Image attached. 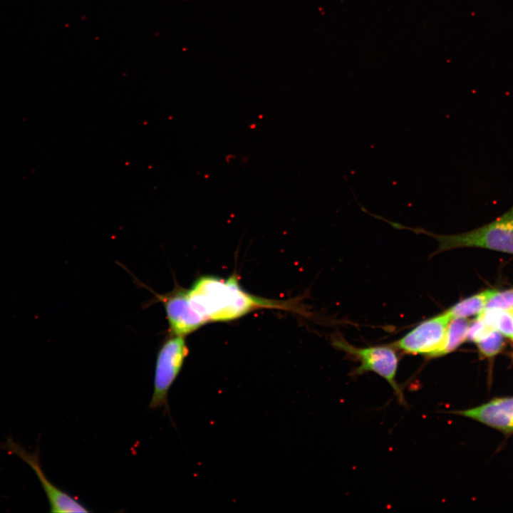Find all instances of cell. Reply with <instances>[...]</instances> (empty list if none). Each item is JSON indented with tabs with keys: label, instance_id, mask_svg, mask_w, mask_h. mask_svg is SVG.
I'll return each mask as SVG.
<instances>
[{
	"label": "cell",
	"instance_id": "cell-1",
	"mask_svg": "<svg viewBox=\"0 0 513 513\" xmlns=\"http://www.w3.org/2000/svg\"><path fill=\"white\" fill-rule=\"evenodd\" d=\"M187 292L192 306L207 322L231 321L258 308L280 306L279 302L245 291L234 276L200 277Z\"/></svg>",
	"mask_w": 513,
	"mask_h": 513
},
{
	"label": "cell",
	"instance_id": "cell-2",
	"mask_svg": "<svg viewBox=\"0 0 513 513\" xmlns=\"http://www.w3.org/2000/svg\"><path fill=\"white\" fill-rule=\"evenodd\" d=\"M439 242L438 252L479 247L513 254V206L494 221L465 233L430 234Z\"/></svg>",
	"mask_w": 513,
	"mask_h": 513
},
{
	"label": "cell",
	"instance_id": "cell-3",
	"mask_svg": "<svg viewBox=\"0 0 513 513\" xmlns=\"http://www.w3.org/2000/svg\"><path fill=\"white\" fill-rule=\"evenodd\" d=\"M189 353L184 336L170 335L161 343L156 356L150 410L164 408L169 411L168 393Z\"/></svg>",
	"mask_w": 513,
	"mask_h": 513
},
{
	"label": "cell",
	"instance_id": "cell-4",
	"mask_svg": "<svg viewBox=\"0 0 513 513\" xmlns=\"http://www.w3.org/2000/svg\"><path fill=\"white\" fill-rule=\"evenodd\" d=\"M333 344L359 362L360 366L353 372L355 375L366 372L378 374L390 385L399 402L405 403L403 390L395 379L399 358L392 345L358 348L342 337L336 338Z\"/></svg>",
	"mask_w": 513,
	"mask_h": 513
},
{
	"label": "cell",
	"instance_id": "cell-5",
	"mask_svg": "<svg viewBox=\"0 0 513 513\" xmlns=\"http://www.w3.org/2000/svg\"><path fill=\"white\" fill-rule=\"evenodd\" d=\"M451 320L445 311L422 321L392 346L408 354L438 357Z\"/></svg>",
	"mask_w": 513,
	"mask_h": 513
},
{
	"label": "cell",
	"instance_id": "cell-6",
	"mask_svg": "<svg viewBox=\"0 0 513 513\" xmlns=\"http://www.w3.org/2000/svg\"><path fill=\"white\" fill-rule=\"evenodd\" d=\"M5 447L27 463L36 472L48 500L51 512H90L77 499L59 489L48 479L41 466L38 450L32 453L28 452L11 439L8 440Z\"/></svg>",
	"mask_w": 513,
	"mask_h": 513
},
{
	"label": "cell",
	"instance_id": "cell-7",
	"mask_svg": "<svg viewBox=\"0 0 513 513\" xmlns=\"http://www.w3.org/2000/svg\"><path fill=\"white\" fill-rule=\"evenodd\" d=\"M155 296L164 305L170 335L185 337L207 323L192 306L186 289L176 287Z\"/></svg>",
	"mask_w": 513,
	"mask_h": 513
},
{
	"label": "cell",
	"instance_id": "cell-8",
	"mask_svg": "<svg viewBox=\"0 0 513 513\" xmlns=\"http://www.w3.org/2000/svg\"><path fill=\"white\" fill-rule=\"evenodd\" d=\"M452 413L471 418L499 430L513 431V398L493 399L475 408Z\"/></svg>",
	"mask_w": 513,
	"mask_h": 513
},
{
	"label": "cell",
	"instance_id": "cell-9",
	"mask_svg": "<svg viewBox=\"0 0 513 513\" xmlns=\"http://www.w3.org/2000/svg\"><path fill=\"white\" fill-rule=\"evenodd\" d=\"M495 290L488 289L464 299L447 310L452 319L480 315Z\"/></svg>",
	"mask_w": 513,
	"mask_h": 513
},
{
	"label": "cell",
	"instance_id": "cell-10",
	"mask_svg": "<svg viewBox=\"0 0 513 513\" xmlns=\"http://www.w3.org/2000/svg\"><path fill=\"white\" fill-rule=\"evenodd\" d=\"M470 321L467 318H454L449 323L440 356L450 353L467 341Z\"/></svg>",
	"mask_w": 513,
	"mask_h": 513
},
{
	"label": "cell",
	"instance_id": "cell-11",
	"mask_svg": "<svg viewBox=\"0 0 513 513\" xmlns=\"http://www.w3.org/2000/svg\"><path fill=\"white\" fill-rule=\"evenodd\" d=\"M491 328L513 341V316L512 312L500 309H484L478 315Z\"/></svg>",
	"mask_w": 513,
	"mask_h": 513
},
{
	"label": "cell",
	"instance_id": "cell-12",
	"mask_svg": "<svg viewBox=\"0 0 513 513\" xmlns=\"http://www.w3.org/2000/svg\"><path fill=\"white\" fill-rule=\"evenodd\" d=\"M475 343L483 356L492 357L502 351L504 346L503 335L490 328Z\"/></svg>",
	"mask_w": 513,
	"mask_h": 513
},
{
	"label": "cell",
	"instance_id": "cell-13",
	"mask_svg": "<svg viewBox=\"0 0 513 513\" xmlns=\"http://www.w3.org/2000/svg\"><path fill=\"white\" fill-rule=\"evenodd\" d=\"M484 309H500L513 311V289L502 291L495 290L487 302Z\"/></svg>",
	"mask_w": 513,
	"mask_h": 513
},
{
	"label": "cell",
	"instance_id": "cell-14",
	"mask_svg": "<svg viewBox=\"0 0 513 513\" xmlns=\"http://www.w3.org/2000/svg\"><path fill=\"white\" fill-rule=\"evenodd\" d=\"M512 316H513V311L512 312Z\"/></svg>",
	"mask_w": 513,
	"mask_h": 513
}]
</instances>
